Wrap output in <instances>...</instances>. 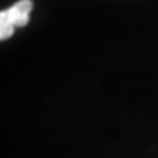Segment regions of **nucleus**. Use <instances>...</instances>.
<instances>
[{
  "mask_svg": "<svg viewBox=\"0 0 158 158\" xmlns=\"http://www.w3.org/2000/svg\"><path fill=\"white\" fill-rule=\"evenodd\" d=\"M32 0H19L8 10L0 11V39L6 40L11 37L15 27H23L29 21L32 11Z\"/></svg>",
  "mask_w": 158,
  "mask_h": 158,
  "instance_id": "f257e3e1",
  "label": "nucleus"
}]
</instances>
